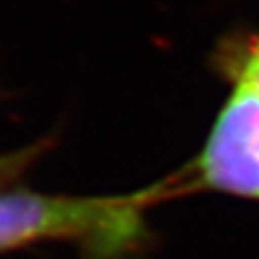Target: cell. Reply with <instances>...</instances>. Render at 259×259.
Listing matches in <instances>:
<instances>
[{
  "instance_id": "cell-1",
  "label": "cell",
  "mask_w": 259,
  "mask_h": 259,
  "mask_svg": "<svg viewBox=\"0 0 259 259\" xmlns=\"http://www.w3.org/2000/svg\"><path fill=\"white\" fill-rule=\"evenodd\" d=\"M149 192L65 197L0 192V253L41 240H78L100 255H119L143 233Z\"/></svg>"
},
{
  "instance_id": "cell-2",
  "label": "cell",
  "mask_w": 259,
  "mask_h": 259,
  "mask_svg": "<svg viewBox=\"0 0 259 259\" xmlns=\"http://www.w3.org/2000/svg\"><path fill=\"white\" fill-rule=\"evenodd\" d=\"M194 168L205 188L259 201V89L242 74H236Z\"/></svg>"
},
{
  "instance_id": "cell-3",
  "label": "cell",
  "mask_w": 259,
  "mask_h": 259,
  "mask_svg": "<svg viewBox=\"0 0 259 259\" xmlns=\"http://www.w3.org/2000/svg\"><path fill=\"white\" fill-rule=\"evenodd\" d=\"M41 147L39 145H30L26 149H20V151H11V153H3L0 156V186L3 184H9L15 177H20L22 171L32 164V160L39 156Z\"/></svg>"
},
{
  "instance_id": "cell-4",
  "label": "cell",
  "mask_w": 259,
  "mask_h": 259,
  "mask_svg": "<svg viewBox=\"0 0 259 259\" xmlns=\"http://www.w3.org/2000/svg\"><path fill=\"white\" fill-rule=\"evenodd\" d=\"M236 74H242L244 78H248L259 89V37L253 39V44L240 54Z\"/></svg>"
}]
</instances>
